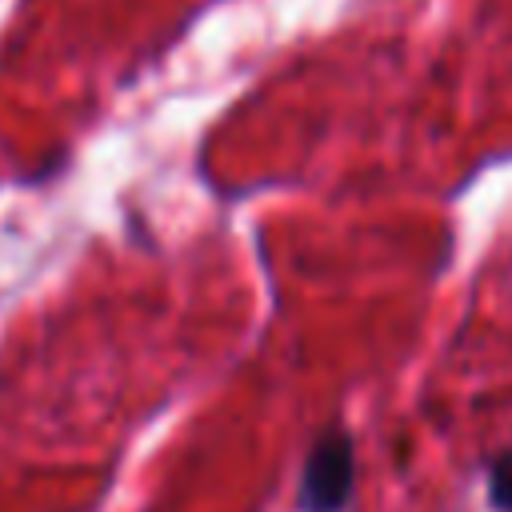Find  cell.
Wrapping results in <instances>:
<instances>
[{"label": "cell", "mask_w": 512, "mask_h": 512, "mask_svg": "<svg viewBox=\"0 0 512 512\" xmlns=\"http://www.w3.org/2000/svg\"><path fill=\"white\" fill-rule=\"evenodd\" d=\"M356 488V444L344 424H328L304 460L300 508L304 512H344Z\"/></svg>", "instance_id": "cell-1"}, {"label": "cell", "mask_w": 512, "mask_h": 512, "mask_svg": "<svg viewBox=\"0 0 512 512\" xmlns=\"http://www.w3.org/2000/svg\"><path fill=\"white\" fill-rule=\"evenodd\" d=\"M488 500L496 512H512V452H504L488 468Z\"/></svg>", "instance_id": "cell-2"}]
</instances>
